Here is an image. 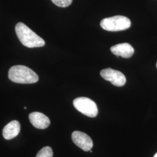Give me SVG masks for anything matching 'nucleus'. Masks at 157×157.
Masks as SVG:
<instances>
[{"label": "nucleus", "mask_w": 157, "mask_h": 157, "mask_svg": "<svg viewBox=\"0 0 157 157\" xmlns=\"http://www.w3.org/2000/svg\"><path fill=\"white\" fill-rule=\"evenodd\" d=\"M15 32L21 43L28 48L41 47L45 45L44 40L23 23H17Z\"/></svg>", "instance_id": "f257e3e1"}, {"label": "nucleus", "mask_w": 157, "mask_h": 157, "mask_svg": "<svg viewBox=\"0 0 157 157\" xmlns=\"http://www.w3.org/2000/svg\"><path fill=\"white\" fill-rule=\"evenodd\" d=\"M8 78L12 82L21 84H32L38 82V75L29 67L16 65L10 68Z\"/></svg>", "instance_id": "f03ea898"}, {"label": "nucleus", "mask_w": 157, "mask_h": 157, "mask_svg": "<svg viewBox=\"0 0 157 157\" xmlns=\"http://www.w3.org/2000/svg\"><path fill=\"white\" fill-rule=\"evenodd\" d=\"M100 26L107 31L118 32L129 29L131 26V21L127 17L117 15L103 19Z\"/></svg>", "instance_id": "7ed1b4c3"}, {"label": "nucleus", "mask_w": 157, "mask_h": 157, "mask_svg": "<svg viewBox=\"0 0 157 157\" xmlns=\"http://www.w3.org/2000/svg\"><path fill=\"white\" fill-rule=\"evenodd\" d=\"M73 106L80 112L90 118L98 114V108L94 101L87 97H78L73 100Z\"/></svg>", "instance_id": "20e7f679"}, {"label": "nucleus", "mask_w": 157, "mask_h": 157, "mask_svg": "<svg viewBox=\"0 0 157 157\" xmlns=\"http://www.w3.org/2000/svg\"><path fill=\"white\" fill-rule=\"evenodd\" d=\"M101 77L118 87L123 86L126 83V78L123 73L111 68L102 69L100 72Z\"/></svg>", "instance_id": "39448f33"}, {"label": "nucleus", "mask_w": 157, "mask_h": 157, "mask_svg": "<svg viewBox=\"0 0 157 157\" xmlns=\"http://www.w3.org/2000/svg\"><path fill=\"white\" fill-rule=\"evenodd\" d=\"M73 143L84 151H89L93 148V142L87 135L83 132L75 131L72 134Z\"/></svg>", "instance_id": "423d86ee"}, {"label": "nucleus", "mask_w": 157, "mask_h": 157, "mask_svg": "<svg viewBox=\"0 0 157 157\" xmlns=\"http://www.w3.org/2000/svg\"><path fill=\"white\" fill-rule=\"evenodd\" d=\"M29 118L34 127L37 129H46L50 124V119L41 112H32L29 114Z\"/></svg>", "instance_id": "0eeeda50"}, {"label": "nucleus", "mask_w": 157, "mask_h": 157, "mask_svg": "<svg viewBox=\"0 0 157 157\" xmlns=\"http://www.w3.org/2000/svg\"><path fill=\"white\" fill-rule=\"evenodd\" d=\"M112 54L124 58H129L134 54V48L129 43H121L113 45L111 48Z\"/></svg>", "instance_id": "6e6552de"}, {"label": "nucleus", "mask_w": 157, "mask_h": 157, "mask_svg": "<svg viewBox=\"0 0 157 157\" xmlns=\"http://www.w3.org/2000/svg\"><path fill=\"white\" fill-rule=\"evenodd\" d=\"M21 130V124L17 121H12L7 124L2 131V135L6 140H11L17 137Z\"/></svg>", "instance_id": "1a4fd4ad"}, {"label": "nucleus", "mask_w": 157, "mask_h": 157, "mask_svg": "<svg viewBox=\"0 0 157 157\" xmlns=\"http://www.w3.org/2000/svg\"><path fill=\"white\" fill-rule=\"evenodd\" d=\"M53 152L50 147H45L40 150L36 157H52Z\"/></svg>", "instance_id": "9d476101"}, {"label": "nucleus", "mask_w": 157, "mask_h": 157, "mask_svg": "<svg viewBox=\"0 0 157 157\" xmlns=\"http://www.w3.org/2000/svg\"><path fill=\"white\" fill-rule=\"evenodd\" d=\"M73 0H51V1L56 6L65 8L68 6H70Z\"/></svg>", "instance_id": "9b49d317"}, {"label": "nucleus", "mask_w": 157, "mask_h": 157, "mask_svg": "<svg viewBox=\"0 0 157 157\" xmlns=\"http://www.w3.org/2000/svg\"><path fill=\"white\" fill-rule=\"evenodd\" d=\"M154 157H157V152L155 154V155L154 156Z\"/></svg>", "instance_id": "f8f14e48"}, {"label": "nucleus", "mask_w": 157, "mask_h": 157, "mask_svg": "<svg viewBox=\"0 0 157 157\" xmlns=\"http://www.w3.org/2000/svg\"><path fill=\"white\" fill-rule=\"evenodd\" d=\"M156 67H157V63H156Z\"/></svg>", "instance_id": "ddd939ff"}]
</instances>
